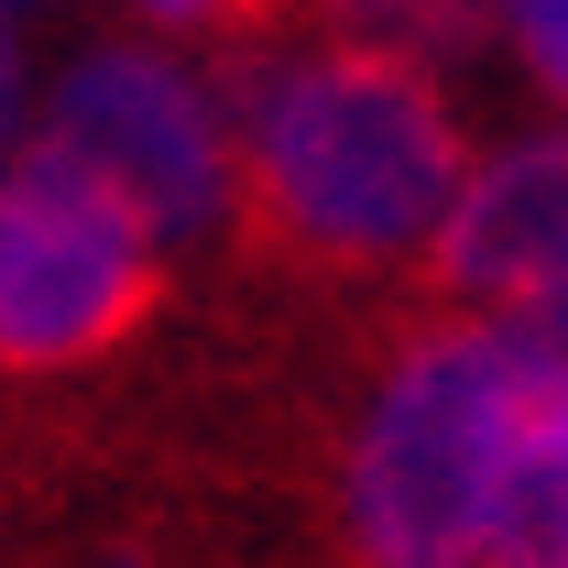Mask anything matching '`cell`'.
<instances>
[{"mask_svg":"<svg viewBox=\"0 0 568 568\" xmlns=\"http://www.w3.org/2000/svg\"><path fill=\"white\" fill-rule=\"evenodd\" d=\"M209 88L230 121V252L274 284H383L470 186V132L426 67L230 44Z\"/></svg>","mask_w":568,"mask_h":568,"instance_id":"6da1fadb","label":"cell"},{"mask_svg":"<svg viewBox=\"0 0 568 568\" xmlns=\"http://www.w3.org/2000/svg\"><path fill=\"white\" fill-rule=\"evenodd\" d=\"M514 361H525L514 317H426L383 361L339 459V536L361 568H481Z\"/></svg>","mask_w":568,"mask_h":568,"instance_id":"7a4b0ae2","label":"cell"},{"mask_svg":"<svg viewBox=\"0 0 568 568\" xmlns=\"http://www.w3.org/2000/svg\"><path fill=\"white\" fill-rule=\"evenodd\" d=\"M164 241L110 175H88L55 142L0 175V372H99L164 317Z\"/></svg>","mask_w":568,"mask_h":568,"instance_id":"3957f363","label":"cell"},{"mask_svg":"<svg viewBox=\"0 0 568 568\" xmlns=\"http://www.w3.org/2000/svg\"><path fill=\"white\" fill-rule=\"evenodd\" d=\"M33 142H55L88 175H110V186L153 219L164 252L230 230V121H219V88L197 67H175V55H153V44H99V55H77V67L55 77Z\"/></svg>","mask_w":568,"mask_h":568,"instance_id":"277c9868","label":"cell"},{"mask_svg":"<svg viewBox=\"0 0 568 568\" xmlns=\"http://www.w3.org/2000/svg\"><path fill=\"white\" fill-rule=\"evenodd\" d=\"M568 284V132H536L470 164V186L416 252V295L437 317H536Z\"/></svg>","mask_w":568,"mask_h":568,"instance_id":"5b68a950","label":"cell"},{"mask_svg":"<svg viewBox=\"0 0 568 568\" xmlns=\"http://www.w3.org/2000/svg\"><path fill=\"white\" fill-rule=\"evenodd\" d=\"M481 568H568V351H547L536 328H525L503 448H493Z\"/></svg>","mask_w":568,"mask_h":568,"instance_id":"8992f818","label":"cell"},{"mask_svg":"<svg viewBox=\"0 0 568 568\" xmlns=\"http://www.w3.org/2000/svg\"><path fill=\"white\" fill-rule=\"evenodd\" d=\"M284 33H328L394 67H470L503 33V0H284Z\"/></svg>","mask_w":568,"mask_h":568,"instance_id":"52a82bcc","label":"cell"},{"mask_svg":"<svg viewBox=\"0 0 568 568\" xmlns=\"http://www.w3.org/2000/svg\"><path fill=\"white\" fill-rule=\"evenodd\" d=\"M503 33H514L525 77L568 110V0H503Z\"/></svg>","mask_w":568,"mask_h":568,"instance_id":"ba28073f","label":"cell"},{"mask_svg":"<svg viewBox=\"0 0 568 568\" xmlns=\"http://www.w3.org/2000/svg\"><path fill=\"white\" fill-rule=\"evenodd\" d=\"M274 33H284V0H230V11H219V33H209V44H219V55H230V44H274Z\"/></svg>","mask_w":568,"mask_h":568,"instance_id":"9c48e42d","label":"cell"},{"mask_svg":"<svg viewBox=\"0 0 568 568\" xmlns=\"http://www.w3.org/2000/svg\"><path fill=\"white\" fill-rule=\"evenodd\" d=\"M142 11H153V22H186V33H219L230 0H142Z\"/></svg>","mask_w":568,"mask_h":568,"instance_id":"30bf717a","label":"cell"},{"mask_svg":"<svg viewBox=\"0 0 568 568\" xmlns=\"http://www.w3.org/2000/svg\"><path fill=\"white\" fill-rule=\"evenodd\" d=\"M514 328H536L547 351H568V284H558V295H547V306H536V317H514Z\"/></svg>","mask_w":568,"mask_h":568,"instance_id":"8fae6325","label":"cell"},{"mask_svg":"<svg viewBox=\"0 0 568 568\" xmlns=\"http://www.w3.org/2000/svg\"><path fill=\"white\" fill-rule=\"evenodd\" d=\"M11 110H22V55H11V33H0V142H11Z\"/></svg>","mask_w":568,"mask_h":568,"instance_id":"7c38bea8","label":"cell"},{"mask_svg":"<svg viewBox=\"0 0 568 568\" xmlns=\"http://www.w3.org/2000/svg\"><path fill=\"white\" fill-rule=\"evenodd\" d=\"M0 11H33V0H0Z\"/></svg>","mask_w":568,"mask_h":568,"instance_id":"4fadbf2b","label":"cell"}]
</instances>
